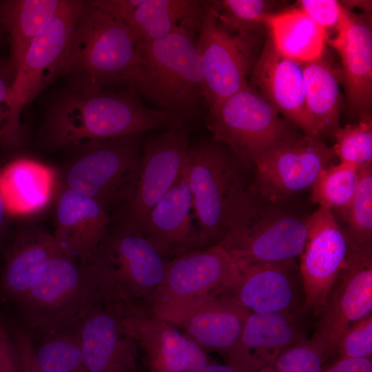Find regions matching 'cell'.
Here are the masks:
<instances>
[{
	"label": "cell",
	"instance_id": "obj_35",
	"mask_svg": "<svg viewBox=\"0 0 372 372\" xmlns=\"http://www.w3.org/2000/svg\"><path fill=\"white\" fill-rule=\"evenodd\" d=\"M218 19L234 30L260 34L264 17L273 14L279 3L267 0L211 1Z\"/></svg>",
	"mask_w": 372,
	"mask_h": 372
},
{
	"label": "cell",
	"instance_id": "obj_12",
	"mask_svg": "<svg viewBox=\"0 0 372 372\" xmlns=\"http://www.w3.org/2000/svg\"><path fill=\"white\" fill-rule=\"evenodd\" d=\"M335 158L320 138L291 134L257 159L249 191L256 198L276 205L311 188L320 172L335 164Z\"/></svg>",
	"mask_w": 372,
	"mask_h": 372
},
{
	"label": "cell",
	"instance_id": "obj_22",
	"mask_svg": "<svg viewBox=\"0 0 372 372\" xmlns=\"http://www.w3.org/2000/svg\"><path fill=\"white\" fill-rule=\"evenodd\" d=\"M52 236L70 259L87 264L112 218L90 196L63 187L56 200Z\"/></svg>",
	"mask_w": 372,
	"mask_h": 372
},
{
	"label": "cell",
	"instance_id": "obj_36",
	"mask_svg": "<svg viewBox=\"0 0 372 372\" xmlns=\"http://www.w3.org/2000/svg\"><path fill=\"white\" fill-rule=\"evenodd\" d=\"M331 147L340 163L362 168L372 165V119L340 127Z\"/></svg>",
	"mask_w": 372,
	"mask_h": 372
},
{
	"label": "cell",
	"instance_id": "obj_3",
	"mask_svg": "<svg viewBox=\"0 0 372 372\" xmlns=\"http://www.w3.org/2000/svg\"><path fill=\"white\" fill-rule=\"evenodd\" d=\"M167 260L142 234L112 220L87 264L102 304L121 318L150 316Z\"/></svg>",
	"mask_w": 372,
	"mask_h": 372
},
{
	"label": "cell",
	"instance_id": "obj_11",
	"mask_svg": "<svg viewBox=\"0 0 372 372\" xmlns=\"http://www.w3.org/2000/svg\"><path fill=\"white\" fill-rule=\"evenodd\" d=\"M191 145L190 129L183 121L143 142L135 189L112 220L142 234L149 212L185 167Z\"/></svg>",
	"mask_w": 372,
	"mask_h": 372
},
{
	"label": "cell",
	"instance_id": "obj_45",
	"mask_svg": "<svg viewBox=\"0 0 372 372\" xmlns=\"http://www.w3.org/2000/svg\"><path fill=\"white\" fill-rule=\"evenodd\" d=\"M201 372H238L232 366L227 364H209Z\"/></svg>",
	"mask_w": 372,
	"mask_h": 372
},
{
	"label": "cell",
	"instance_id": "obj_13",
	"mask_svg": "<svg viewBox=\"0 0 372 372\" xmlns=\"http://www.w3.org/2000/svg\"><path fill=\"white\" fill-rule=\"evenodd\" d=\"M347 256L309 340L328 360L351 325L372 313V245L348 241Z\"/></svg>",
	"mask_w": 372,
	"mask_h": 372
},
{
	"label": "cell",
	"instance_id": "obj_48",
	"mask_svg": "<svg viewBox=\"0 0 372 372\" xmlns=\"http://www.w3.org/2000/svg\"><path fill=\"white\" fill-rule=\"evenodd\" d=\"M5 31L4 30V28H3V23H2V21H1V14H0V39L2 36V34L3 32Z\"/></svg>",
	"mask_w": 372,
	"mask_h": 372
},
{
	"label": "cell",
	"instance_id": "obj_14",
	"mask_svg": "<svg viewBox=\"0 0 372 372\" xmlns=\"http://www.w3.org/2000/svg\"><path fill=\"white\" fill-rule=\"evenodd\" d=\"M250 313L231 294L156 301L150 316L181 330L205 351H225L239 337Z\"/></svg>",
	"mask_w": 372,
	"mask_h": 372
},
{
	"label": "cell",
	"instance_id": "obj_41",
	"mask_svg": "<svg viewBox=\"0 0 372 372\" xmlns=\"http://www.w3.org/2000/svg\"><path fill=\"white\" fill-rule=\"evenodd\" d=\"M17 349L23 372H38L34 359V342L30 333L17 327L9 328Z\"/></svg>",
	"mask_w": 372,
	"mask_h": 372
},
{
	"label": "cell",
	"instance_id": "obj_28",
	"mask_svg": "<svg viewBox=\"0 0 372 372\" xmlns=\"http://www.w3.org/2000/svg\"><path fill=\"white\" fill-rule=\"evenodd\" d=\"M54 185L53 170L29 158L14 160L0 172V190L13 214H30L45 207Z\"/></svg>",
	"mask_w": 372,
	"mask_h": 372
},
{
	"label": "cell",
	"instance_id": "obj_29",
	"mask_svg": "<svg viewBox=\"0 0 372 372\" xmlns=\"http://www.w3.org/2000/svg\"><path fill=\"white\" fill-rule=\"evenodd\" d=\"M262 23L276 50L283 56L305 63L320 58L324 51L323 30L299 8L274 12Z\"/></svg>",
	"mask_w": 372,
	"mask_h": 372
},
{
	"label": "cell",
	"instance_id": "obj_20",
	"mask_svg": "<svg viewBox=\"0 0 372 372\" xmlns=\"http://www.w3.org/2000/svg\"><path fill=\"white\" fill-rule=\"evenodd\" d=\"M125 332L144 349L149 372H201L205 351L173 325L151 316L119 318Z\"/></svg>",
	"mask_w": 372,
	"mask_h": 372
},
{
	"label": "cell",
	"instance_id": "obj_32",
	"mask_svg": "<svg viewBox=\"0 0 372 372\" xmlns=\"http://www.w3.org/2000/svg\"><path fill=\"white\" fill-rule=\"evenodd\" d=\"M38 372H88L83 357L79 326L41 335L34 344Z\"/></svg>",
	"mask_w": 372,
	"mask_h": 372
},
{
	"label": "cell",
	"instance_id": "obj_18",
	"mask_svg": "<svg viewBox=\"0 0 372 372\" xmlns=\"http://www.w3.org/2000/svg\"><path fill=\"white\" fill-rule=\"evenodd\" d=\"M249 76L252 87L280 114L300 127L305 135L320 138L307 109L304 63L281 55L269 38Z\"/></svg>",
	"mask_w": 372,
	"mask_h": 372
},
{
	"label": "cell",
	"instance_id": "obj_7",
	"mask_svg": "<svg viewBox=\"0 0 372 372\" xmlns=\"http://www.w3.org/2000/svg\"><path fill=\"white\" fill-rule=\"evenodd\" d=\"M144 133L80 147L66 171L63 187L96 200L112 218L130 198L140 172Z\"/></svg>",
	"mask_w": 372,
	"mask_h": 372
},
{
	"label": "cell",
	"instance_id": "obj_4",
	"mask_svg": "<svg viewBox=\"0 0 372 372\" xmlns=\"http://www.w3.org/2000/svg\"><path fill=\"white\" fill-rule=\"evenodd\" d=\"M242 167L231 150L213 138L191 145L185 170L203 248L222 241L251 196Z\"/></svg>",
	"mask_w": 372,
	"mask_h": 372
},
{
	"label": "cell",
	"instance_id": "obj_6",
	"mask_svg": "<svg viewBox=\"0 0 372 372\" xmlns=\"http://www.w3.org/2000/svg\"><path fill=\"white\" fill-rule=\"evenodd\" d=\"M17 304L28 328L43 335L78 327L102 302L89 265L60 252L45 264Z\"/></svg>",
	"mask_w": 372,
	"mask_h": 372
},
{
	"label": "cell",
	"instance_id": "obj_30",
	"mask_svg": "<svg viewBox=\"0 0 372 372\" xmlns=\"http://www.w3.org/2000/svg\"><path fill=\"white\" fill-rule=\"evenodd\" d=\"M307 112L318 136H333L340 127V71L323 58L304 63Z\"/></svg>",
	"mask_w": 372,
	"mask_h": 372
},
{
	"label": "cell",
	"instance_id": "obj_31",
	"mask_svg": "<svg viewBox=\"0 0 372 372\" xmlns=\"http://www.w3.org/2000/svg\"><path fill=\"white\" fill-rule=\"evenodd\" d=\"M63 2V0L0 1L1 21L9 35L8 60L16 72L32 41L55 16Z\"/></svg>",
	"mask_w": 372,
	"mask_h": 372
},
{
	"label": "cell",
	"instance_id": "obj_19",
	"mask_svg": "<svg viewBox=\"0 0 372 372\" xmlns=\"http://www.w3.org/2000/svg\"><path fill=\"white\" fill-rule=\"evenodd\" d=\"M342 60V81L347 104L359 120L371 119L372 25L368 13L348 10L347 16L334 39L329 41Z\"/></svg>",
	"mask_w": 372,
	"mask_h": 372
},
{
	"label": "cell",
	"instance_id": "obj_16",
	"mask_svg": "<svg viewBox=\"0 0 372 372\" xmlns=\"http://www.w3.org/2000/svg\"><path fill=\"white\" fill-rule=\"evenodd\" d=\"M84 2L63 0L55 16L28 47L12 85L14 101L21 110L59 77Z\"/></svg>",
	"mask_w": 372,
	"mask_h": 372
},
{
	"label": "cell",
	"instance_id": "obj_9",
	"mask_svg": "<svg viewBox=\"0 0 372 372\" xmlns=\"http://www.w3.org/2000/svg\"><path fill=\"white\" fill-rule=\"evenodd\" d=\"M260 34L230 29L218 19L211 1L196 40L209 112L249 85L247 78L260 54Z\"/></svg>",
	"mask_w": 372,
	"mask_h": 372
},
{
	"label": "cell",
	"instance_id": "obj_26",
	"mask_svg": "<svg viewBox=\"0 0 372 372\" xmlns=\"http://www.w3.org/2000/svg\"><path fill=\"white\" fill-rule=\"evenodd\" d=\"M60 252L52 234L34 227L18 231L6 251L0 296L19 302L45 264Z\"/></svg>",
	"mask_w": 372,
	"mask_h": 372
},
{
	"label": "cell",
	"instance_id": "obj_15",
	"mask_svg": "<svg viewBox=\"0 0 372 372\" xmlns=\"http://www.w3.org/2000/svg\"><path fill=\"white\" fill-rule=\"evenodd\" d=\"M307 237L300 256L302 309L319 316L348 251L345 233L333 211L319 207L307 219Z\"/></svg>",
	"mask_w": 372,
	"mask_h": 372
},
{
	"label": "cell",
	"instance_id": "obj_37",
	"mask_svg": "<svg viewBox=\"0 0 372 372\" xmlns=\"http://www.w3.org/2000/svg\"><path fill=\"white\" fill-rule=\"evenodd\" d=\"M16 73L8 60L0 59V145L6 148L20 146L24 138L22 110L12 94Z\"/></svg>",
	"mask_w": 372,
	"mask_h": 372
},
{
	"label": "cell",
	"instance_id": "obj_42",
	"mask_svg": "<svg viewBox=\"0 0 372 372\" xmlns=\"http://www.w3.org/2000/svg\"><path fill=\"white\" fill-rule=\"evenodd\" d=\"M142 0H94L90 3L110 16L123 21L134 12Z\"/></svg>",
	"mask_w": 372,
	"mask_h": 372
},
{
	"label": "cell",
	"instance_id": "obj_39",
	"mask_svg": "<svg viewBox=\"0 0 372 372\" xmlns=\"http://www.w3.org/2000/svg\"><path fill=\"white\" fill-rule=\"evenodd\" d=\"M298 8L320 26L325 39L335 38L347 16L348 9L335 0H301Z\"/></svg>",
	"mask_w": 372,
	"mask_h": 372
},
{
	"label": "cell",
	"instance_id": "obj_46",
	"mask_svg": "<svg viewBox=\"0 0 372 372\" xmlns=\"http://www.w3.org/2000/svg\"><path fill=\"white\" fill-rule=\"evenodd\" d=\"M7 211L8 209L5 203V200L0 190V238L2 234L3 223Z\"/></svg>",
	"mask_w": 372,
	"mask_h": 372
},
{
	"label": "cell",
	"instance_id": "obj_2",
	"mask_svg": "<svg viewBox=\"0 0 372 372\" xmlns=\"http://www.w3.org/2000/svg\"><path fill=\"white\" fill-rule=\"evenodd\" d=\"M195 36L180 26L163 38L138 43L124 79L125 86L133 85L157 109L187 123L205 107Z\"/></svg>",
	"mask_w": 372,
	"mask_h": 372
},
{
	"label": "cell",
	"instance_id": "obj_21",
	"mask_svg": "<svg viewBox=\"0 0 372 372\" xmlns=\"http://www.w3.org/2000/svg\"><path fill=\"white\" fill-rule=\"evenodd\" d=\"M293 312L250 313L227 351V364L238 372H257L304 338Z\"/></svg>",
	"mask_w": 372,
	"mask_h": 372
},
{
	"label": "cell",
	"instance_id": "obj_47",
	"mask_svg": "<svg viewBox=\"0 0 372 372\" xmlns=\"http://www.w3.org/2000/svg\"><path fill=\"white\" fill-rule=\"evenodd\" d=\"M257 372H278L273 364L268 365Z\"/></svg>",
	"mask_w": 372,
	"mask_h": 372
},
{
	"label": "cell",
	"instance_id": "obj_23",
	"mask_svg": "<svg viewBox=\"0 0 372 372\" xmlns=\"http://www.w3.org/2000/svg\"><path fill=\"white\" fill-rule=\"evenodd\" d=\"M192 213V194L185 167L149 212L142 234L165 259L203 249Z\"/></svg>",
	"mask_w": 372,
	"mask_h": 372
},
{
	"label": "cell",
	"instance_id": "obj_44",
	"mask_svg": "<svg viewBox=\"0 0 372 372\" xmlns=\"http://www.w3.org/2000/svg\"><path fill=\"white\" fill-rule=\"evenodd\" d=\"M322 372H372L371 358H338Z\"/></svg>",
	"mask_w": 372,
	"mask_h": 372
},
{
	"label": "cell",
	"instance_id": "obj_34",
	"mask_svg": "<svg viewBox=\"0 0 372 372\" xmlns=\"http://www.w3.org/2000/svg\"><path fill=\"white\" fill-rule=\"evenodd\" d=\"M343 215L347 223V240L355 245L371 243L372 165L360 169L355 192Z\"/></svg>",
	"mask_w": 372,
	"mask_h": 372
},
{
	"label": "cell",
	"instance_id": "obj_38",
	"mask_svg": "<svg viewBox=\"0 0 372 372\" xmlns=\"http://www.w3.org/2000/svg\"><path fill=\"white\" fill-rule=\"evenodd\" d=\"M327 360L309 340L304 338L282 351L272 364L278 372H322Z\"/></svg>",
	"mask_w": 372,
	"mask_h": 372
},
{
	"label": "cell",
	"instance_id": "obj_10",
	"mask_svg": "<svg viewBox=\"0 0 372 372\" xmlns=\"http://www.w3.org/2000/svg\"><path fill=\"white\" fill-rule=\"evenodd\" d=\"M207 126L212 138L248 169H253L262 154L293 134L278 111L249 85L209 112Z\"/></svg>",
	"mask_w": 372,
	"mask_h": 372
},
{
	"label": "cell",
	"instance_id": "obj_17",
	"mask_svg": "<svg viewBox=\"0 0 372 372\" xmlns=\"http://www.w3.org/2000/svg\"><path fill=\"white\" fill-rule=\"evenodd\" d=\"M238 273V265L220 244L187 252L167 260L154 303L228 293Z\"/></svg>",
	"mask_w": 372,
	"mask_h": 372
},
{
	"label": "cell",
	"instance_id": "obj_27",
	"mask_svg": "<svg viewBox=\"0 0 372 372\" xmlns=\"http://www.w3.org/2000/svg\"><path fill=\"white\" fill-rule=\"evenodd\" d=\"M205 1L142 0L125 20L136 44L166 37L180 26L198 33Z\"/></svg>",
	"mask_w": 372,
	"mask_h": 372
},
{
	"label": "cell",
	"instance_id": "obj_43",
	"mask_svg": "<svg viewBox=\"0 0 372 372\" xmlns=\"http://www.w3.org/2000/svg\"><path fill=\"white\" fill-rule=\"evenodd\" d=\"M1 372H23L21 360L8 327L1 338Z\"/></svg>",
	"mask_w": 372,
	"mask_h": 372
},
{
	"label": "cell",
	"instance_id": "obj_24",
	"mask_svg": "<svg viewBox=\"0 0 372 372\" xmlns=\"http://www.w3.org/2000/svg\"><path fill=\"white\" fill-rule=\"evenodd\" d=\"M79 334L88 372H138L136 343L103 304L83 320Z\"/></svg>",
	"mask_w": 372,
	"mask_h": 372
},
{
	"label": "cell",
	"instance_id": "obj_40",
	"mask_svg": "<svg viewBox=\"0 0 372 372\" xmlns=\"http://www.w3.org/2000/svg\"><path fill=\"white\" fill-rule=\"evenodd\" d=\"M336 353L338 358H371L372 313L348 328L338 344Z\"/></svg>",
	"mask_w": 372,
	"mask_h": 372
},
{
	"label": "cell",
	"instance_id": "obj_25",
	"mask_svg": "<svg viewBox=\"0 0 372 372\" xmlns=\"http://www.w3.org/2000/svg\"><path fill=\"white\" fill-rule=\"evenodd\" d=\"M293 261L239 267L231 294L250 313L293 312L297 286Z\"/></svg>",
	"mask_w": 372,
	"mask_h": 372
},
{
	"label": "cell",
	"instance_id": "obj_1",
	"mask_svg": "<svg viewBox=\"0 0 372 372\" xmlns=\"http://www.w3.org/2000/svg\"><path fill=\"white\" fill-rule=\"evenodd\" d=\"M178 121H183L172 113L143 104L133 85L119 91L68 87L48 106L43 132L52 147H76L144 133Z\"/></svg>",
	"mask_w": 372,
	"mask_h": 372
},
{
	"label": "cell",
	"instance_id": "obj_5",
	"mask_svg": "<svg viewBox=\"0 0 372 372\" xmlns=\"http://www.w3.org/2000/svg\"><path fill=\"white\" fill-rule=\"evenodd\" d=\"M136 45L125 22L85 1L59 77L78 90L126 87Z\"/></svg>",
	"mask_w": 372,
	"mask_h": 372
},
{
	"label": "cell",
	"instance_id": "obj_8",
	"mask_svg": "<svg viewBox=\"0 0 372 372\" xmlns=\"http://www.w3.org/2000/svg\"><path fill=\"white\" fill-rule=\"evenodd\" d=\"M307 237V220L251 195L218 244L242 267L293 261Z\"/></svg>",
	"mask_w": 372,
	"mask_h": 372
},
{
	"label": "cell",
	"instance_id": "obj_33",
	"mask_svg": "<svg viewBox=\"0 0 372 372\" xmlns=\"http://www.w3.org/2000/svg\"><path fill=\"white\" fill-rule=\"evenodd\" d=\"M360 169L343 163L324 169L311 187L312 201L343 214L355 192Z\"/></svg>",
	"mask_w": 372,
	"mask_h": 372
}]
</instances>
